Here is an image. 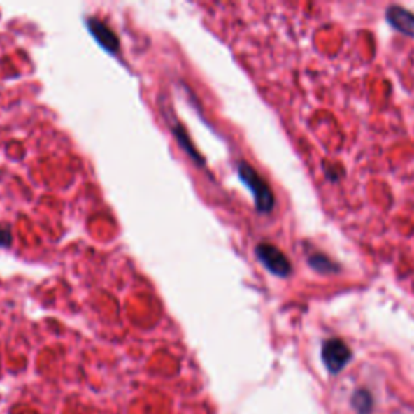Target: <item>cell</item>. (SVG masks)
Here are the masks:
<instances>
[{"mask_svg":"<svg viewBox=\"0 0 414 414\" xmlns=\"http://www.w3.org/2000/svg\"><path fill=\"white\" fill-rule=\"evenodd\" d=\"M256 255L259 257V261H261L272 273H276V276H287L290 272L287 259H285V256L277 250V248H273L271 245H259Z\"/></svg>","mask_w":414,"mask_h":414,"instance_id":"3","label":"cell"},{"mask_svg":"<svg viewBox=\"0 0 414 414\" xmlns=\"http://www.w3.org/2000/svg\"><path fill=\"white\" fill-rule=\"evenodd\" d=\"M322 358L325 366L330 372H340L346 366V362L350 361V350L346 348V345L340 340H329L324 345L322 350Z\"/></svg>","mask_w":414,"mask_h":414,"instance_id":"2","label":"cell"},{"mask_svg":"<svg viewBox=\"0 0 414 414\" xmlns=\"http://www.w3.org/2000/svg\"><path fill=\"white\" fill-rule=\"evenodd\" d=\"M86 23H87V29H90V33L94 36V39L107 52L115 54V52L120 49V41H118L117 34L113 33L106 23H102L101 20L97 18H87Z\"/></svg>","mask_w":414,"mask_h":414,"instance_id":"4","label":"cell"},{"mask_svg":"<svg viewBox=\"0 0 414 414\" xmlns=\"http://www.w3.org/2000/svg\"><path fill=\"white\" fill-rule=\"evenodd\" d=\"M238 175H240L243 183H245L248 188L252 191V194H255L257 209L261 212L271 210L273 207V196L271 193V190H269V186L266 185V181L256 173V170L246 162H240L238 164Z\"/></svg>","mask_w":414,"mask_h":414,"instance_id":"1","label":"cell"},{"mask_svg":"<svg viewBox=\"0 0 414 414\" xmlns=\"http://www.w3.org/2000/svg\"><path fill=\"white\" fill-rule=\"evenodd\" d=\"M173 134L175 136H177V139H178V143L181 144V146H183V149L186 152L190 154V157L191 159H194L196 162L198 164H203V159L199 157V154H198V151H196V149L191 146V141H190V138L186 136V133L183 131V128H181L180 125H177V127H173Z\"/></svg>","mask_w":414,"mask_h":414,"instance_id":"5","label":"cell"},{"mask_svg":"<svg viewBox=\"0 0 414 414\" xmlns=\"http://www.w3.org/2000/svg\"><path fill=\"white\" fill-rule=\"evenodd\" d=\"M12 243V233H10V229L5 225H0V246H10Z\"/></svg>","mask_w":414,"mask_h":414,"instance_id":"7","label":"cell"},{"mask_svg":"<svg viewBox=\"0 0 414 414\" xmlns=\"http://www.w3.org/2000/svg\"><path fill=\"white\" fill-rule=\"evenodd\" d=\"M355 406L358 408V410H364L367 411L371 408V397L369 393L366 392H358L355 397Z\"/></svg>","mask_w":414,"mask_h":414,"instance_id":"6","label":"cell"}]
</instances>
